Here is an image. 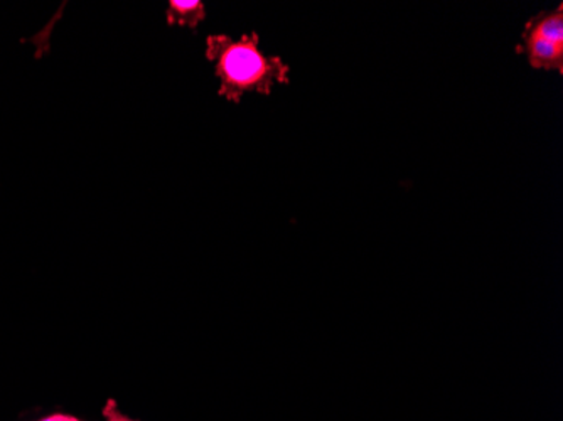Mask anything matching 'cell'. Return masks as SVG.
Instances as JSON below:
<instances>
[{"mask_svg":"<svg viewBox=\"0 0 563 421\" xmlns=\"http://www.w3.org/2000/svg\"><path fill=\"white\" fill-rule=\"evenodd\" d=\"M517 53L527 56L531 68L556 71L559 75L563 73V46L543 40L527 25L521 34V43L517 46Z\"/></svg>","mask_w":563,"mask_h":421,"instance_id":"2","label":"cell"},{"mask_svg":"<svg viewBox=\"0 0 563 421\" xmlns=\"http://www.w3.org/2000/svg\"><path fill=\"white\" fill-rule=\"evenodd\" d=\"M205 18H207V9L202 2H170L167 9V22L170 25H186L196 30Z\"/></svg>","mask_w":563,"mask_h":421,"instance_id":"4","label":"cell"},{"mask_svg":"<svg viewBox=\"0 0 563 421\" xmlns=\"http://www.w3.org/2000/svg\"><path fill=\"white\" fill-rule=\"evenodd\" d=\"M527 27L542 36L543 40L563 46V8L559 4L555 11L540 12L527 22Z\"/></svg>","mask_w":563,"mask_h":421,"instance_id":"3","label":"cell"},{"mask_svg":"<svg viewBox=\"0 0 563 421\" xmlns=\"http://www.w3.org/2000/svg\"><path fill=\"white\" fill-rule=\"evenodd\" d=\"M258 43L257 33L245 34L239 41L227 34L208 37L207 58L220 80V97L239 103L250 91L271 95L275 85L289 84V65L278 56H265Z\"/></svg>","mask_w":563,"mask_h":421,"instance_id":"1","label":"cell"},{"mask_svg":"<svg viewBox=\"0 0 563 421\" xmlns=\"http://www.w3.org/2000/svg\"><path fill=\"white\" fill-rule=\"evenodd\" d=\"M101 414H103V418H106L107 421H141L123 414L122 411L119 410V407H117L115 400L107 401L106 407L101 410Z\"/></svg>","mask_w":563,"mask_h":421,"instance_id":"5","label":"cell"},{"mask_svg":"<svg viewBox=\"0 0 563 421\" xmlns=\"http://www.w3.org/2000/svg\"><path fill=\"white\" fill-rule=\"evenodd\" d=\"M37 421H85L81 420V418L73 417V414L68 413H53L47 414V417L41 418V420Z\"/></svg>","mask_w":563,"mask_h":421,"instance_id":"6","label":"cell"}]
</instances>
